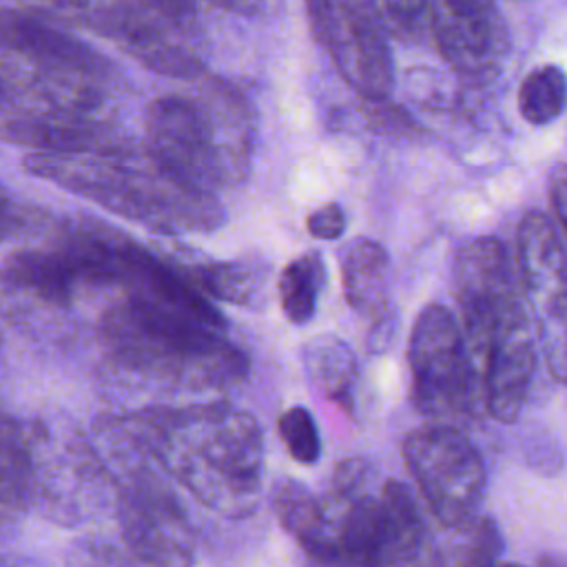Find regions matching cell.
I'll return each mask as SVG.
<instances>
[{
  "mask_svg": "<svg viewBox=\"0 0 567 567\" xmlns=\"http://www.w3.org/2000/svg\"><path fill=\"white\" fill-rule=\"evenodd\" d=\"M159 467L206 507L224 516L250 514L264 476L257 419L224 401L155 408L135 414Z\"/></svg>",
  "mask_w": 567,
  "mask_h": 567,
  "instance_id": "obj_1",
  "label": "cell"
},
{
  "mask_svg": "<svg viewBox=\"0 0 567 567\" xmlns=\"http://www.w3.org/2000/svg\"><path fill=\"white\" fill-rule=\"evenodd\" d=\"M22 168L153 233H208L224 224L217 195L190 186L146 148L29 153Z\"/></svg>",
  "mask_w": 567,
  "mask_h": 567,
  "instance_id": "obj_2",
  "label": "cell"
},
{
  "mask_svg": "<svg viewBox=\"0 0 567 567\" xmlns=\"http://www.w3.org/2000/svg\"><path fill=\"white\" fill-rule=\"evenodd\" d=\"M323 509L321 567H445L410 489L365 458L339 463Z\"/></svg>",
  "mask_w": 567,
  "mask_h": 567,
  "instance_id": "obj_3",
  "label": "cell"
},
{
  "mask_svg": "<svg viewBox=\"0 0 567 567\" xmlns=\"http://www.w3.org/2000/svg\"><path fill=\"white\" fill-rule=\"evenodd\" d=\"M255 135L250 100L217 78L193 93L155 97L144 113L146 151L177 177L213 195L246 179Z\"/></svg>",
  "mask_w": 567,
  "mask_h": 567,
  "instance_id": "obj_4",
  "label": "cell"
},
{
  "mask_svg": "<svg viewBox=\"0 0 567 567\" xmlns=\"http://www.w3.org/2000/svg\"><path fill=\"white\" fill-rule=\"evenodd\" d=\"M102 337L124 368L184 388H226L248 372L226 330L133 297L104 312Z\"/></svg>",
  "mask_w": 567,
  "mask_h": 567,
  "instance_id": "obj_5",
  "label": "cell"
},
{
  "mask_svg": "<svg viewBox=\"0 0 567 567\" xmlns=\"http://www.w3.org/2000/svg\"><path fill=\"white\" fill-rule=\"evenodd\" d=\"M106 470L117 485V516L133 554L148 567H190L195 538L177 494L155 470L144 434L133 419L102 434Z\"/></svg>",
  "mask_w": 567,
  "mask_h": 567,
  "instance_id": "obj_6",
  "label": "cell"
},
{
  "mask_svg": "<svg viewBox=\"0 0 567 567\" xmlns=\"http://www.w3.org/2000/svg\"><path fill=\"white\" fill-rule=\"evenodd\" d=\"M408 363L412 403L436 425L461 427L483 399L481 377L456 317L441 303L421 308L412 323Z\"/></svg>",
  "mask_w": 567,
  "mask_h": 567,
  "instance_id": "obj_7",
  "label": "cell"
},
{
  "mask_svg": "<svg viewBox=\"0 0 567 567\" xmlns=\"http://www.w3.org/2000/svg\"><path fill=\"white\" fill-rule=\"evenodd\" d=\"M20 9L51 22L89 29L113 40L146 69L193 80L204 71L197 53L184 44L182 31L146 0H16Z\"/></svg>",
  "mask_w": 567,
  "mask_h": 567,
  "instance_id": "obj_8",
  "label": "cell"
},
{
  "mask_svg": "<svg viewBox=\"0 0 567 567\" xmlns=\"http://www.w3.org/2000/svg\"><path fill=\"white\" fill-rule=\"evenodd\" d=\"M403 458L443 527L461 529L478 518L487 472L481 452L461 427L430 423L412 430L403 441Z\"/></svg>",
  "mask_w": 567,
  "mask_h": 567,
  "instance_id": "obj_9",
  "label": "cell"
},
{
  "mask_svg": "<svg viewBox=\"0 0 567 567\" xmlns=\"http://www.w3.org/2000/svg\"><path fill=\"white\" fill-rule=\"evenodd\" d=\"M306 13L348 86L365 100H388L394 62L379 0H306Z\"/></svg>",
  "mask_w": 567,
  "mask_h": 567,
  "instance_id": "obj_10",
  "label": "cell"
},
{
  "mask_svg": "<svg viewBox=\"0 0 567 567\" xmlns=\"http://www.w3.org/2000/svg\"><path fill=\"white\" fill-rule=\"evenodd\" d=\"M516 268L545 365L567 385V246L540 210L518 224Z\"/></svg>",
  "mask_w": 567,
  "mask_h": 567,
  "instance_id": "obj_11",
  "label": "cell"
},
{
  "mask_svg": "<svg viewBox=\"0 0 567 567\" xmlns=\"http://www.w3.org/2000/svg\"><path fill=\"white\" fill-rule=\"evenodd\" d=\"M452 281L472 359L507 319L529 310L518 268L496 237H474L463 244L454 259Z\"/></svg>",
  "mask_w": 567,
  "mask_h": 567,
  "instance_id": "obj_12",
  "label": "cell"
},
{
  "mask_svg": "<svg viewBox=\"0 0 567 567\" xmlns=\"http://www.w3.org/2000/svg\"><path fill=\"white\" fill-rule=\"evenodd\" d=\"M430 24L441 58L465 80L494 78L507 53L496 0H432Z\"/></svg>",
  "mask_w": 567,
  "mask_h": 567,
  "instance_id": "obj_13",
  "label": "cell"
},
{
  "mask_svg": "<svg viewBox=\"0 0 567 567\" xmlns=\"http://www.w3.org/2000/svg\"><path fill=\"white\" fill-rule=\"evenodd\" d=\"M536 328L527 310L505 321L476 357L483 405L492 419L514 423L520 416L536 372Z\"/></svg>",
  "mask_w": 567,
  "mask_h": 567,
  "instance_id": "obj_14",
  "label": "cell"
},
{
  "mask_svg": "<svg viewBox=\"0 0 567 567\" xmlns=\"http://www.w3.org/2000/svg\"><path fill=\"white\" fill-rule=\"evenodd\" d=\"M2 49L22 60L89 75L106 84L115 75V69L102 53L91 49L86 42L78 40L71 31L24 9H4Z\"/></svg>",
  "mask_w": 567,
  "mask_h": 567,
  "instance_id": "obj_15",
  "label": "cell"
},
{
  "mask_svg": "<svg viewBox=\"0 0 567 567\" xmlns=\"http://www.w3.org/2000/svg\"><path fill=\"white\" fill-rule=\"evenodd\" d=\"M2 279L53 306H69L75 290L86 286L78 259L62 239L55 248H24L11 252L2 264Z\"/></svg>",
  "mask_w": 567,
  "mask_h": 567,
  "instance_id": "obj_16",
  "label": "cell"
},
{
  "mask_svg": "<svg viewBox=\"0 0 567 567\" xmlns=\"http://www.w3.org/2000/svg\"><path fill=\"white\" fill-rule=\"evenodd\" d=\"M343 297L352 310L368 317L374 330L390 319V259L374 239H357L341 255Z\"/></svg>",
  "mask_w": 567,
  "mask_h": 567,
  "instance_id": "obj_17",
  "label": "cell"
},
{
  "mask_svg": "<svg viewBox=\"0 0 567 567\" xmlns=\"http://www.w3.org/2000/svg\"><path fill=\"white\" fill-rule=\"evenodd\" d=\"M44 427L4 416L2 423V514L22 512L35 496L38 452Z\"/></svg>",
  "mask_w": 567,
  "mask_h": 567,
  "instance_id": "obj_18",
  "label": "cell"
},
{
  "mask_svg": "<svg viewBox=\"0 0 567 567\" xmlns=\"http://www.w3.org/2000/svg\"><path fill=\"white\" fill-rule=\"evenodd\" d=\"M301 359L310 383L326 399L352 412L359 372L350 346L337 334H317L303 346Z\"/></svg>",
  "mask_w": 567,
  "mask_h": 567,
  "instance_id": "obj_19",
  "label": "cell"
},
{
  "mask_svg": "<svg viewBox=\"0 0 567 567\" xmlns=\"http://www.w3.org/2000/svg\"><path fill=\"white\" fill-rule=\"evenodd\" d=\"M272 509L279 525L299 543L310 563L319 567L326 547L323 498L295 478H284L272 489Z\"/></svg>",
  "mask_w": 567,
  "mask_h": 567,
  "instance_id": "obj_20",
  "label": "cell"
},
{
  "mask_svg": "<svg viewBox=\"0 0 567 567\" xmlns=\"http://www.w3.org/2000/svg\"><path fill=\"white\" fill-rule=\"evenodd\" d=\"M323 286V261L317 252H306L286 264L279 275V299L286 319L295 326L308 323L319 303Z\"/></svg>",
  "mask_w": 567,
  "mask_h": 567,
  "instance_id": "obj_21",
  "label": "cell"
},
{
  "mask_svg": "<svg viewBox=\"0 0 567 567\" xmlns=\"http://www.w3.org/2000/svg\"><path fill=\"white\" fill-rule=\"evenodd\" d=\"M188 272L204 295L235 306H250L264 284V270L248 261L204 264Z\"/></svg>",
  "mask_w": 567,
  "mask_h": 567,
  "instance_id": "obj_22",
  "label": "cell"
},
{
  "mask_svg": "<svg viewBox=\"0 0 567 567\" xmlns=\"http://www.w3.org/2000/svg\"><path fill=\"white\" fill-rule=\"evenodd\" d=\"M567 104V78L560 66L543 64L525 75L518 89V111L534 124L554 122Z\"/></svg>",
  "mask_w": 567,
  "mask_h": 567,
  "instance_id": "obj_23",
  "label": "cell"
},
{
  "mask_svg": "<svg viewBox=\"0 0 567 567\" xmlns=\"http://www.w3.org/2000/svg\"><path fill=\"white\" fill-rule=\"evenodd\" d=\"M456 532V540L445 556V567H498L503 538L496 523L478 516Z\"/></svg>",
  "mask_w": 567,
  "mask_h": 567,
  "instance_id": "obj_24",
  "label": "cell"
},
{
  "mask_svg": "<svg viewBox=\"0 0 567 567\" xmlns=\"http://www.w3.org/2000/svg\"><path fill=\"white\" fill-rule=\"evenodd\" d=\"M279 436L288 450V454L301 463V465H312L321 456V436L315 423V416L301 408H288L279 421H277Z\"/></svg>",
  "mask_w": 567,
  "mask_h": 567,
  "instance_id": "obj_25",
  "label": "cell"
},
{
  "mask_svg": "<svg viewBox=\"0 0 567 567\" xmlns=\"http://www.w3.org/2000/svg\"><path fill=\"white\" fill-rule=\"evenodd\" d=\"M385 22L401 35L410 38L421 29L432 0H379Z\"/></svg>",
  "mask_w": 567,
  "mask_h": 567,
  "instance_id": "obj_26",
  "label": "cell"
},
{
  "mask_svg": "<svg viewBox=\"0 0 567 567\" xmlns=\"http://www.w3.org/2000/svg\"><path fill=\"white\" fill-rule=\"evenodd\" d=\"M348 219L339 204H323L321 208L312 210L306 219V228L312 237L323 241H334L346 233Z\"/></svg>",
  "mask_w": 567,
  "mask_h": 567,
  "instance_id": "obj_27",
  "label": "cell"
},
{
  "mask_svg": "<svg viewBox=\"0 0 567 567\" xmlns=\"http://www.w3.org/2000/svg\"><path fill=\"white\" fill-rule=\"evenodd\" d=\"M549 199H551L554 213L558 217V224L565 233V246H567V164H556L551 168Z\"/></svg>",
  "mask_w": 567,
  "mask_h": 567,
  "instance_id": "obj_28",
  "label": "cell"
},
{
  "mask_svg": "<svg viewBox=\"0 0 567 567\" xmlns=\"http://www.w3.org/2000/svg\"><path fill=\"white\" fill-rule=\"evenodd\" d=\"M213 4H217L219 9L246 16V18H261L266 13H270L277 4V0H208Z\"/></svg>",
  "mask_w": 567,
  "mask_h": 567,
  "instance_id": "obj_29",
  "label": "cell"
},
{
  "mask_svg": "<svg viewBox=\"0 0 567 567\" xmlns=\"http://www.w3.org/2000/svg\"><path fill=\"white\" fill-rule=\"evenodd\" d=\"M538 567H567V563L560 556H543L538 560Z\"/></svg>",
  "mask_w": 567,
  "mask_h": 567,
  "instance_id": "obj_30",
  "label": "cell"
},
{
  "mask_svg": "<svg viewBox=\"0 0 567 567\" xmlns=\"http://www.w3.org/2000/svg\"><path fill=\"white\" fill-rule=\"evenodd\" d=\"M498 567H520V565H514V563H498Z\"/></svg>",
  "mask_w": 567,
  "mask_h": 567,
  "instance_id": "obj_31",
  "label": "cell"
}]
</instances>
